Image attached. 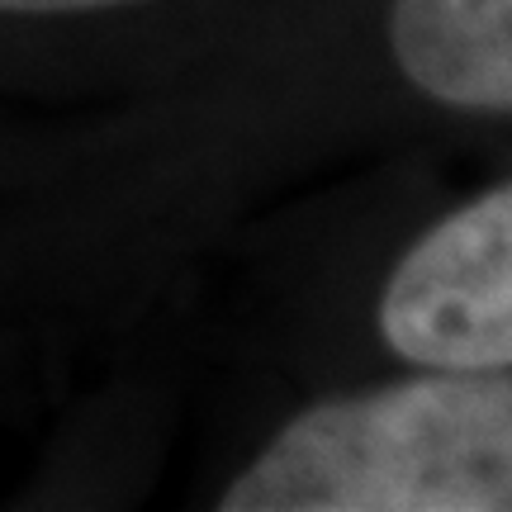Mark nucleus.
<instances>
[{
	"mask_svg": "<svg viewBox=\"0 0 512 512\" xmlns=\"http://www.w3.org/2000/svg\"><path fill=\"white\" fill-rule=\"evenodd\" d=\"M380 332L422 370H508L512 361V190L441 219L403 256L380 299Z\"/></svg>",
	"mask_w": 512,
	"mask_h": 512,
	"instance_id": "nucleus-2",
	"label": "nucleus"
},
{
	"mask_svg": "<svg viewBox=\"0 0 512 512\" xmlns=\"http://www.w3.org/2000/svg\"><path fill=\"white\" fill-rule=\"evenodd\" d=\"M223 512H503L512 508V384L437 370L304 408L242 470Z\"/></svg>",
	"mask_w": 512,
	"mask_h": 512,
	"instance_id": "nucleus-1",
	"label": "nucleus"
},
{
	"mask_svg": "<svg viewBox=\"0 0 512 512\" xmlns=\"http://www.w3.org/2000/svg\"><path fill=\"white\" fill-rule=\"evenodd\" d=\"M133 0H0L5 15H81V10H110Z\"/></svg>",
	"mask_w": 512,
	"mask_h": 512,
	"instance_id": "nucleus-4",
	"label": "nucleus"
},
{
	"mask_svg": "<svg viewBox=\"0 0 512 512\" xmlns=\"http://www.w3.org/2000/svg\"><path fill=\"white\" fill-rule=\"evenodd\" d=\"M389 48L441 105L512 110V0H394Z\"/></svg>",
	"mask_w": 512,
	"mask_h": 512,
	"instance_id": "nucleus-3",
	"label": "nucleus"
}]
</instances>
